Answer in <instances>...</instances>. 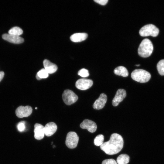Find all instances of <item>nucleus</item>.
I'll return each instance as SVG.
<instances>
[{
	"instance_id": "nucleus-1",
	"label": "nucleus",
	"mask_w": 164,
	"mask_h": 164,
	"mask_svg": "<svg viewBox=\"0 0 164 164\" xmlns=\"http://www.w3.org/2000/svg\"><path fill=\"white\" fill-rule=\"evenodd\" d=\"M124 141L122 136L117 133H113L110 140L103 142L100 146L101 149L106 154L112 155L118 153L123 148Z\"/></svg>"
},
{
	"instance_id": "nucleus-2",
	"label": "nucleus",
	"mask_w": 164,
	"mask_h": 164,
	"mask_svg": "<svg viewBox=\"0 0 164 164\" xmlns=\"http://www.w3.org/2000/svg\"><path fill=\"white\" fill-rule=\"evenodd\" d=\"M153 46L151 41L148 39H143L138 49V55L142 57H147L152 54Z\"/></svg>"
},
{
	"instance_id": "nucleus-3",
	"label": "nucleus",
	"mask_w": 164,
	"mask_h": 164,
	"mask_svg": "<svg viewBox=\"0 0 164 164\" xmlns=\"http://www.w3.org/2000/svg\"><path fill=\"white\" fill-rule=\"evenodd\" d=\"M131 77L134 80L137 82L144 83L148 81L151 77L150 73L146 70L141 69H137L131 73Z\"/></svg>"
},
{
	"instance_id": "nucleus-4",
	"label": "nucleus",
	"mask_w": 164,
	"mask_h": 164,
	"mask_svg": "<svg viewBox=\"0 0 164 164\" xmlns=\"http://www.w3.org/2000/svg\"><path fill=\"white\" fill-rule=\"evenodd\" d=\"M159 30L155 26L152 24L146 25L143 26L139 31L142 36H152L156 37L159 33Z\"/></svg>"
},
{
	"instance_id": "nucleus-5",
	"label": "nucleus",
	"mask_w": 164,
	"mask_h": 164,
	"mask_svg": "<svg viewBox=\"0 0 164 164\" xmlns=\"http://www.w3.org/2000/svg\"><path fill=\"white\" fill-rule=\"evenodd\" d=\"M63 101L67 105H70L75 103L78 99L77 96L72 91L65 90L62 94Z\"/></svg>"
},
{
	"instance_id": "nucleus-6",
	"label": "nucleus",
	"mask_w": 164,
	"mask_h": 164,
	"mask_svg": "<svg viewBox=\"0 0 164 164\" xmlns=\"http://www.w3.org/2000/svg\"><path fill=\"white\" fill-rule=\"evenodd\" d=\"M79 141V137L74 132H68L67 135L65 143L67 146L70 149H73L77 146Z\"/></svg>"
},
{
	"instance_id": "nucleus-7",
	"label": "nucleus",
	"mask_w": 164,
	"mask_h": 164,
	"mask_svg": "<svg viewBox=\"0 0 164 164\" xmlns=\"http://www.w3.org/2000/svg\"><path fill=\"white\" fill-rule=\"evenodd\" d=\"M32 112V108L30 106L19 107L15 110L16 115L19 118L27 117L29 116Z\"/></svg>"
},
{
	"instance_id": "nucleus-8",
	"label": "nucleus",
	"mask_w": 164,
	"mask_h": 164,
	"mask_svg": "<svg viewBox=\"0 0 164 164\" xmlns=\"http://www.w3.org/2000/svg\"><path fill=\"white\" fill-rule=\"evenodd\" d=\"M93 84V81L90 79L82 78L77 81L75 84L76 87L80 90H85L91 87Z\"/></svg>"
},
{
	"instance_id": "nucleus-9",
	"label": "nucleus",
	"mask_w": 164,
	"mask_h": 164,
	"mask_svg": "<svg viewBox=\"0 0 164 164\" xmlns=\"http://www.w3.org/2000/svg\"><path fill=\"white\" fill-rule=\"evenodd\" d=\"M126 96V92L125 90L121 89H118L112 100L113 105L114 106H118L125 98Z\"/></svg>"
},
{
	"instance_id": "nucleus-10",
	"label": "nucleus",
	"mask_w": 164,
	"mask_h": 164,
	"mask_svg": "<svg viewBox=\"0 0 164 164\" xmlns=\"http://www.w3.org/2000/svg\"><path fill=\"white\" fill-rule=\"evenodd\" d=\"M80 127L84 129H87L88 131L93 133L96 131L97 126L94 121L87 119L84 120L80 124Z\"/></svg>"
},
{
	"instance_id": "nucleus-11",
	"label": "nucleus",
	"mask_w": 164,
	"mask_h": 164,
	"mask_svg": "<svg viewBox=\"0 0 164 164\" xmlns=\"http://www.w3.org/2000/svg\"><path fill=\"white\" fill-rule=\"evenodd\" d=\"M107 96L104 94H101L99 98L94 103L93 107L95 109L99 110L104 108L107 101Z\"/></svg>"
},
{
	"instance_id": "nucleus-12",
	"label": "nucleus",
	"mask_w": 164,
	"mask_h": 164,
	"mask_svg": "<svg viewBox=\"0 0 164 164\" xmlns=\"http://www.w3.org/2000/svg\"><path fill=\"white\" fill-rule=\"evenodd\" d=\"M2 38L4 40L9 42L15 43L19 44L23 43L24 39L19 36H16L9 34H4L2 35Z\"/></svg>"
},
{
	"instance_id": "nucleus-13",
	"label": "nucleus",
	"mask_w": 164,
	"mask_h": 164,
	"mask_svg": "<svg viewBox=\"0 0 164 164\" xmlns=\"http://www.w3.org/2000/svg\"><path fill=\"white\" fill-rule=\"evenodd\" d=\"M35 138L38 140L43 139L44 136V126L41 124L36 123L34 125Z\"/></svg>"
},
{
	"instance_id": "nucleus-14",
	"label": "nucleus",
	"mask_w": 164,
	"mask_h": 164,
	"mask_svg": "<svg viewBox=\"0 0 164 164\" xmlns=\"http://www.w3.org/2000/svg\"><path fill=\"white\" fill-rule=\"evenodd\" d=\"M57 126L53 122H49L44 126V134L47 136L53 135L56 131Z\"/></svg>"
},
{
	"instance_id": "nucleus-15",
	"label": "nucleus",
	"mask_w": 164,
	"mask_h": 164,
	"mask_svg": "<svg viewBox=\"0 0 164 164\" xmlns=\"http://www.w3.org/2000/svg\"><path fill=\"white\" fill-rule=\"evenodd\" d=\"M44 69L48 73L52 74L56 72L57 69V65L50 62L47 60H45L43 61Z\"/></svg>"
},
{
	"instance_id": "nucleus-16",
	"label": "nucleus",
	"mask_w": 164,
	"mask_h": 164,
	"mask_svg": "<svg viewBox=\"0 0 164 164\" xmlns=\"http://www.w3.org/2000/svg\"><path fill=\"white\" fill-rule=\"evenodd\" d=\"M87 36V34L85 33H77L72 35L70 39L73 42H79L85 40Z\"/></svg>"
},
{
	"instance_id": "nucleus-17",
	"label": "nucleus",
	"mask_w": 164,
	"mask_h": 164,
	"mask_svg": "<svg viewBox=\"0 0 164 164\" xmlns=\"http://www.w3.org/2000/svg\"><path fill=\"white\" fill-rule=\"evenodd\" d=\"M114 72L115 74L123 77H127L128 75L127 70L125 67L122 66L116 67L114 70Z\"/></svg>"
},
{
	"instance_id": "nucleus-18",
	"label": "nucleus",
	"mask_w": 164,
	"mask_h": 164,
	"mask_svg": "<svg viewBox=\"0 0 164 164\" xmlns=\"http://www.w3.org/2000/svg\"><path fill=\"white\" fill-rule=\"evenodd\" d=\"M129 161V157L126 154L120 155L117 159V162L118 164H127Z\"/></svg>"
},
{
	"instance_id": "nucleus-19",
	"label": "nucleus",
	"mask_w": 164,
	"mask_h": 164,
	"mask_svg": "<svg viewBox=\"0 0 164 164\" xmlns=\"http://www.w3.org/2000/svg\"><path fill=\"white\" fill-rule=\"evenodd\" d=\"M22 32V29L17 26L12 28L8 31V34H9L19 36L21 35Z\"/></svg>"
},
{
	"instance_id": "nucleus-20",
	"label": "nucleus",
	"mask_w": 164,
	"mask_h": 164,
	"mask_svg": "<svg viewBox=\"0 0 164 164\" xmlns=\"http://www.w3.org/2000/svg\"><path fill=\"white\" fill-rule=\"evenodd\" d=\"M157 68L159 73L161 75H164V59L161 60L158 62Z\"/></svg>"
},
{
	"instance_id": "nucleus-21",
	"label": "nucleus",
	"mask_w": 164,
	"mask_h": 164,
	"mask_svg": "<svg viewBox=\"0 0 164 164\" xmlns=\"http://www.w3.org/2000/svg\"><path fill=\"white\" fill-rule=\"evenodd\" d=\"M104 140V136L100 134L96 136L94 139V144L97 146H101L103 143Z\"/></svg>"
},
{
	"instance_id": "nucleus-22",
	"label": "nucleus",
	"mask_w": 164,
	"mask_h": 164,
	"mask_svg": "<svg viewBox=\"0 0 164 164\" xmlns=\"http://www.w3.org/2000/svg\"><path fill=\"white\" fill-rule=\"evenodd\" d=\"M36 74L41 79L46 78L49 76V73L44 68H43L39 70Z\"/></svg>"
},
{
	"instance_id": "nucleus-23",
	"label": "nucleus",
	"mask_w": 164,
	"mask_h": 164,
	"mask_svg": "<svg viewBox=\"0 0 164 164\" xmlns=\"http://www.w3.org/2000/svg\"><path fill=\"white\" fill-rule=\"evenodd\" d=\"M78 74L83 77H87L89 75L88 70L84 68H83L79 70Z\"/></svg>"
},
{
	"instance_id": "nucleus-24",
	"label": "nucleus",
	"mask_w": 164,
	"mask_h": 164,
	"mask_svg": "<svg viewBox=\"0 0 164 164\" xmlns=\"http://www.w3.org/2000/svg\"><path fill=\"white\" fill-rule=\"evenodd\" d=\"M17 127L19 131L22 132L23 131L25 128V122L21 121L19 122L17 125Z\"/></svg>"
},
{
	"instance_id": "nucleus-25",
	"label": "nucleus",
	"mask_w": 164,
	"mask_h": 164,
	"mask_svg": "<svg viewBox=\"0 0 164 164\" xmlns=\"http://www.w3.org/2000/svg\"><path fill=\"white\" fill-rule=\"evenodd\" d=\"M102 164H117V163L115 160L111 159L103 160Z\"/></svg>"
},
{
	"instance_id": "nucleus-26",
	"label": "nucleus",
	"mask_w": 164,
	"mask_h": 164,
	"mask_svg": "<svg viewBox=\"0 0 164 164\" xmlns=\"http://www.w3.org/2000/svg\"><path fill=\"white\" fill-rule=\"evenodd\" d=\"M96 3L102 5H105L107 3L108 0H94Z\"/></svg>"
},
{
	"instance_id": "nucleus-27",
	"label": "nucleus",
	"mask_w": 164,
	"mask_h": 164,
	"mask_svg": "<svg viewBox=\"0 0 164 164\" xmlns=\"http://www.w3.org/2000/svg\"><path fill=\"white\" fill-rule=\"evenodd\" d=\"M4 75V73L3 71H0V81L3 79Z\"/></svg>"
},
{
	"instance_id": "nucleus-28",
	"label": "nucleus",
	"mask_w": 164,
	"mask_h": 164,
	"mask_svg": "<svg viewBox=\"0 0 164 164\" xmlns=\"http://www.w3.org/2000/svg\"><path fill=\"white\" fill-rule=\"evenodd\" d=\"M36 78L38 80H40L41 79L38 76L37 74H36Z\"/></svg>"
},
{
	"instance_id": "nucleus-29",
	"label": "nucleus",
	"mask_w": 164,
	"mask_h": 164,
	"mask_svg": "<svg viewBox=\"0 0 164 164\" xmlns=\"http://www.w3.org/2000/svg\"><path fill=\"white\" fill-rule=\"evenodd\" d=\"M140 65V64H136V65H135V66H137V67L139 66Z\"/></svg>"
},
{
	"instance_id": "nucleus-30",
	"label": "nucleus",
	"mask_w": 164,
	"mask_h": 164,
	"mask_svg": "<svg viewBox=\"0 0 164 164\" xmlns=\"http://www.w3.org/2000/svg\"><path fill=\"white\" fill-rule=\"evenodd\" d=\"M35 109H37V107H36V108H35Z\"/></svg>"
}]
</instances>
